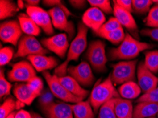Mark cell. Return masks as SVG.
<instances>
[{"instance_id":"2e32d148","label":"cell","mask_w":158,"mask_h":118,"mask_svg":"<svg viewBox=\"0 0 158 118\" xmlns=\"http://www.w3.org/2000/svg\"><path fill=\"white\" fill-rule=\"evenodd\" d=\"M106 21L104 12L97 7L92 6L82 16V23L87 28H92L94 32L99 31Z\"/></svg>"},{"instance_id":"681fc988","label":"cell","mask_w":158,"mask_h":118,"mask_svg":"<svg viewBox=\"0 0 158 118\" xmlns=\"http://www.w3.org/2000/svg\"><path fill=\"white\" fill-rule=\"evenodd\" d=\"M153 2H156L157 4L158 5V1H153Z\"/></svg>"},{"instance_id":"816d5d0a","label":"cell","mask_w":158,"mask_h":118,"mask_svg":"<svg viewBox=\"0 0 158 118\" xmlns=\"http://www.w3.org/2000/svg\"><path fill=\"white\" fill-rule=\"evenodd\" d=\"M157 117H158V114H157Z\"/></svg>"},{"instance_id":"277c9868","label":"cell","mask_w":158,"mask_h":118,"mask_svg":"<svg viewBox=\"0 0 158 118\" xmlns=\"http://www.w3.org/2000/svg\"><path fill=\"white\" fill-rule=\"evenodd\" d=\"M118 91L115 88L111 76L108 77L102 82H98L93 88L89 98L90 104L95 112H97L103 105L114 98H119Z\"/></svg>"},{"instance_id":"f1b7e54d","label":"cell","mask_w":158,"mask_h":118,"mask_svg":"<svg viewBox=\"0 0 158 118\" xmlns=\"http://www.w3.org/2000/svg\"><path fill=\"white\" fill-rule=\"evenodd\" d=\"M39 106L42 111L52 105L54 102V95L50 88H45L38 97V100Z\"/></svg>"},{"instance_id":"7c38bea8","label":"cell","mask_w":158,"mask_h":118,"mask_svg":"<svg viewBox=\"0 0 158 118\" xmlns=\"http://www.w3.org/2000/svg\"><path fill=\"white\" fill-rule=\"evenodd\" d=\"M68 36L65 33H60L51 37L43 38L40 42L45 49L54 52L61 59H63L70 47Z\"/></svg>"},{"instance_id":"83f0119b","label":"cell","mask_w":158,"mask_h":118,"mask_svg":"<svg viewBox=\"0 0 158 118\" xmlns=\"http://www.w3.org/2000/svg\"><path fill=\"white\" fill-rule=\"evenodd\" d=\"M98 36L104 38V39H106L114 45H120L126 37V33L124 32L123 28L121 27L118 29L111 31V32L109 33H103V34Z\"/></svg>"},{"instance_id":"f907efd6","label":"cell","mask_w":158,"mask_h":118,"mask_svg":"<svg viewBox=\"0 0 158 118\" xmlns=\"http://www.w3.org/2000/svg\"><path fill=\"white\" fill-rule=\"evenodd\" d=\"M150 118H155V117H150Z\"/></svg>"},{"instance_id":"9a60e30c","label":"cell","mask_w":158,"mask_h":118,"mask_svg":"<svg viewBox=\"0 0 158 118\" xmlns=\"http://www.w3.org/2000/svg\"><path fill=\"white\" fill-rule=\"evenodd\" d=\"M113 8L114 17L118 20L122 27L123 26L129 32H131L135 39H139V37H138L139 31H138L137 23H136L135 19H134L131 12L122 9L121 7L118 6L115 3H114Z\"/></svg>"},{"instance_id":"8992f818","label":"cell","mask_w":158,"mask_h":118,"mask_svg":"<svg viewBox=\"0 0 158 118\" xmlns=\"http://www.w3.org/2000/svg\"><path fill=\"white\" fill-rule=\"evenodd\" d=\"M86 57L94 71L104 72L107 70L105 43L102 40H94L90 43L86 52Z\"/></svg>"},{"instance_id":"f6af8a7d","label":"cell","mask_w":158,"mask_h":118,"mask_svg":"<svg viewBox=\"0 0 158 118\" xmlns=\"http://www.w3.org/2000/svg\"><path fill=\"white\" fill-rule=\"evenodd\" d=\"M24 105H25L24 103H22V102H21V101H19V100H17V101H16V109L20 110L21 108L24 106Z\"/></svg>"},{"instance_id":"74e56055","label":"cell","mask_w":158,"mask_h":118,"mask_svg":"<svg viewBox=\"0 0 158 118\" xmlns=\"http://www.w3.org/2000/svg\"><path fill=\"white\" fill-rule=\"evenodd\" d=\"M11 89V84L6 80L4 76V69H1L0 72V96L2 98L10 93Z\"/></svg>"},{"instance_id":"5b68a950","label":"cell","mask_w":158,"mask_h":118,"mask_svg":"<svg viewBox=\"0 0 158 118\" xmlns=\"http://www.w3.org/2000/svg\"><path fill=\"white\" fill-rule=\"evenodd\" d=\"M138 60L123 61L114 64L113 71L110 74L114 85L123 84L130 81H135L136 78V66Z\"/></svg>"},{"instance_id":"484cf974","label":"cell","mask_w":158,"mask_h":118,"mask_svg":"<svg viewBox=\"0 0 158 118\" xmlns=\"http://www.w3.org/2000/svg\"><path fill=\"white\" fill-rule=\"evenodd\" d=\"M19 11L17 4L9 0L0 1V18L1 20L12 17Z\"/></svg>"},{"instance_id":"7a4b0ae2","label":"cell","mask_w":158,"mask_h":118,"mask_svg":"<svg viewBox=\"0 0 158 118\" xmlns=\"http://www.w3.org/2000/svg\"><path fill=\"white\" fill-rule=\"evenodd\" d=\"M88 28L82 22L78 23L77 33L69 47L67 59L63 64L57 67L55 74L57 77L66 76L68 72V65L72 61H77L79 57L85 51L87 45Z\"/></svg>"},{"instance_id":"6da1fadb","label":"cell","mask_w":158,"mask_h":118,"mask_svg":"<svg viewBox=\"0 0 158 118\" xmlns=\"http://www.w3.org/2000/svg\"><path fill=\"white\" fill-rule=\"evenodd\" d=\"M154 45L150 43L140 42L129 33H126L118 47L111 48L109 51L110 60H128L135 58L141 52L150 50Z\"/></svg>"},{"instance_id":"e575fe53","label":"cell","mask_w":158,"mask_h":118,"mask_svg":"<svg viewBox=\"0 0 158 118\" xmlns=\"http://www.w3.org/2000/svg\"><path fill=\"white\" fill-rule=\"evenodd\" d=\"M87 2L92 6L97 7L106 14H110L114 12V8H112L109 0H89Z\"/></svg>"},{"instance_id":"52a82bcc","label":"cell","mask_w":158,"mask_h":118,"mask_svg":"<svg viewBox=\"0 0 158 118\" xmlns=\"http://www.w3.org/2000/svg\"><path fill=\"white\" fill-rule=\"evenodd\" d=\"M48 53V50L43 46L34 36L26 35L19 40L17 51L14 55V58L28 57L31 55H45Z\"/></svg>"},{"instance_id":"4fadbf2b","label":"cell","mask_w":158,"mask_h":118,"mask_svg":"<svg viewBox=\"0 0 158 118\" xmlns=\"http://www.w3.org/2000/svg\"><path fill=\"white\" fill-rule=\"evenodd\" d=\"M19 21L11 20L2 23L0 25V38L2 42L10 43L14 46L18 45L22 35Z\"/></svg>"},{"instance_id":"3957f363","label":"cell","mask_w":158,"mask_h":118,"mask_svg":"<svg viewBox=\"0 0 158 118\" xmlns=\"http://www.w3.org/2000/svg\"><path fill=\"white\" fill-rule=\"evenodd\" d=\"M43 4L48 7H52L48 12L51 18L53 27L65 31L69 39L72 40L75 34V29L74 23L68 20V16L72 15L70 10L60 0H45L43 1Z\"/></svg>"},{"instance_id":"d6986e66","label":"cell","mask_w":158,"mask_h":118,"mask_svg":"<svg viewBox=\"0 0 158 118\" xmlns=\"http://www.w3.org/2000/svg\"><path fill=\"white\" fill-rule=\"evenodd\" d=\"M60 82L62 83L64 88L69 92L74 95L76 97L80 98L83 99L89 95V91L86 90L80 85L77 81L75 80L70 76H64L63 77H58Z\"/></svg>"},{"instance_id":"4316f807","label":"cell","mask_w":158,"mask_h":118,"mask_svg":"<svg viewBox=\"0 0 158 118\" xmlns=\"http://www.w3.org/2000/svg\"><path fill=\"white\" fill-rule=\"evenodd\" d=\"M144 54L145 67L153 74H157L158 72V50L146 51Z\"/></svg>"},{"instance_id":"e0dca14e","label":"cell","mask_w":158,"mask_h":118,"mask_svg":"<svg viewBox=\"0 0 158 118\" xmlns=\"http://www.w3.org/2000/svg\"><path fill=\"white\" fill-rule=\"evenodd\" d=\"M27 59L35 71L38 72H44L58 67V60L53 57H47L42 55H31L27 57Z\"/></svg>"},{"instance_id":"60d3db41","label":"cell","mask_w":158,"mask_h":118,"mask_svg":"<svg viewBox=\"0 0 158 118\" xmlns=\"http://www.w3.org/2000/svg\"><path fill=\"white\" fill-rule=\"evenodd\" d=\"M113 2L116 4L118 6L121 7L122 9H125L131 13L133 11L132 1L131 0H114Z\"/></svg>"},{"instance_id":"4dcf8cb0","label":"cell","mask_w":158,"mask_h":118,"mask_svg":"<svg viewBox=\"0 0 158 118\" xmlns=\"http://www.w3.org/2000/svg\"><path fill=\"white\" fill-rule=\"evenodd\" d=\"M98 118H117L114 110V98L108 101L99 108Z\"/></svg>"},{"instance_id":"44dd1931","label":"cell","mask_w":158,"mask_h":118,"mask_svg":"<svg viewBox=\"0 0 158 118\" xmlns=\"http://www.w3.org/2000/svg\"><path fill=\"white\" fill-rule=\"evenodd\" d=\"M14 95L17 100L29 105L38 96L28 87L26 83H17L14 86Z\"/></svg>"},{"instance_id":"ab89813d","label":"cell","mask_w":158,"mask_h":118,"mask_svg":"<svg viewBox=\"0 0 158 118\" xmlns=\"http://www.w3.org/2000/svg\"><path fill=\"white\" fill-rule=\"evenodd\" d=\"M140 34L143 36H147L155 41L158 42V28H146L140 31Z\"/></svg>"},{"instance_id":"8d00e7d4","label":"cell","mask_w":158,"mask_h":118,"mask_svg":"<svg viewBox=\"0 0 158 118\" xmlns=\"http://www.w3.org/2000/svg\"><path fill=\"white\" fill-rule=\"evenodd\" d=\"M27 83V85L29 88L33 93L36 95L38 97H39L40 93L44 91V82L42 79L40 77L35 76L31 80H30Z\"/></svg>"},{"instance_id":"ba28073f","label":"cell","mask_w":158,"mask_h":118,"mask_svg":"<svg viewBox=\"0 0 158 118\" xmlns=\"http://www.w3.org/2000/svg\"><path fill=\"white\" fill-rule=\"evenodd\" d=\"M43 76H44L52 94L56 98L63 100L65 103H74V104L80 102L83 100L80 98L76 97L69 92L60 82L58 77L56 74L51 75L49 71H45L43 72Z\"/></svg>"},{"instance_id":"d4e9b609","label":"cell","mask_w":158,"mask_h":118,"mask_svg":"<svg viewBox=\"0 0 158 118\" xmlns=\"http://www.w3.org/2000/svg\"><path fill=\"white\" fill-rule=\"evenodd\" d=\"M75 118H94L92 107L89 100L80 101L75 104L71 105Z\"/></svg>"},{"instance_id":"ffe728a7","label":"cell","mask_w":158,"mask_h":118,"mask_svg":"<svg viewBox=\"0 0 158 118\" xmlns=\"http://www.w3.org/2000/svg\"><path fill=\"white\" fill-rule=\"evenodd\" d=\"M158 114V103L140 102L133 108V118H150Z\"/></svg>"},{"instance_id":"ee69618b","label":"cell","mask_w":158,"mask_h":118,"mask_svg":"<svg viewBox=\"0 0 158 118\" xmlns=\"http://www.w3.org/2000/svg\"><path fill=\"white\" fill-rule=\"evenodd\" d=\"M26 5L30 6H38L40 3L39 0H27L26 1Z\"/></svg>"},{"instance_id":"5bb4252c","label":"cell","mask_w":158,"mask_h":118,"mask_svg":"<svg viewBox=\"0 0 158 118\" xmlns=\"http://www.w3.org/2000/svg\"><path fill=\"white\" fill-rule=\"evenodd\" d=\"M138 84L144 93H148L158 86V77L145 67L144 62H140L137 68Z\"/></svg>"},{"instance_id":"d6a6232c","label":"cell","mask_w":158,"mask_h":118,"mask_svg":"<svg viewBox=\"0 0 158 118\" xmlns=\"http://www.w3.org/2000/svg\"><path fill=\"white\" fill-rule=\"evenodd\" d=\"M122 26H121V24L118 22V20H117L115 17H112L110 18L109 19V21L103 24L99 31H96V32L94 33H95V35H97L98 36L101 34H103V33H109L111 32V31L118 29V28H120Z\"/></svg>"},{"instance_id":"603a6c76","label":"cell","mask_w":158,"mask_h":118,"mask_svg":"<svg viewBox=\"0 0 158 118\" xmlns=\"http://www.w3.org/2000/svg\"><path fill=\"white\" fill-rule=\"evenodd\" d=\"M18 20L23 33L31 36H38L40 33V28L36 25L27 14H20Z\"/></svg>"},{"instance_id":"f35d334b","label":"cell","mask_w":158,"mask_h":118,"mask_svg":"<svg viewBox=\"0 0 158 118\" xmlns=\"http://www.w3.org/2000/svg\"><path fill=\"white\" fill-rule=\"evenodd\" d=\"M140 102H153L158 103V86L156 88L150 92L140 96L136 100V103Z\"/></svg>"},{"instance_id":"b9f144b4","label":"cell","mask_w":158,"mask_h":118,"mask_svg":"<svg viewBox=\"0 0 158 118\" xmlns=\"http://www.w3.org/2000/svg\"><path fill=\"white\" fill-rule=\"evenodd\" d=\"M70 4L74 8L82 9L87 6V1L85 0H70Z\"/></svg>"},{"instance_id":"bcb514c9","label":"cell","mask_w":158,"mask_h":118,"mask_svg":"<svg viewBox=\"0 0 158 118\" xmlns=\"http://www.w3.org/2000/svg\"><path fill=\"white\" fill-rule=\"evenodd\" d=\"M17 5L19 9H22L24 7V2L23 1H21V0H19V1H17Z\"/></svg>"},{"instance_id":"30bf717a","label":"cell","mask_w":158,"mask_h":118,"mask_svg":"<svg viewBox=\"0 0 158 118\" xmlns=\"http://www.w3.org/2000/svg\"><path fill=\"white\" fill-rule=\"evenodd\" d=\"M68 73L84 87H89L94 82V76L90 64L82 62L77 66H69Z\"/></svg>"},{"instance_id":"7dc6e473","label":"cell","mask_w":158,"mask_h":118,"mask_svg":"<svg viewBox=\"0 0 158 118\" xmlns=\"http://www.w3.org/2000/svg\"><path fill=\"white\" fill-rule=\"evenodd\" d=\"M31 116H32V118H44L40 116V115H39L38 114H37V113H35V112L31 113Z\"/></svg>"},{"instance_id":"d590c367","label":"cell","mask_w":158,"mask_h":118,"mask_svg":"<svg viewBox=\"0 0 158 118\" xmlns=\"http://www.w3.org/2000/svg\"><path fill=\"white\" fill-rule=\"evenodd\" d=\"M14 49L11 47H1L0 50V64L1 66H4L10 62L14 57Z\"/></svg>"},{"instance_id":"8fae6325","label":"cell","mask_w":158,"mask_h":118,"mask_svg":"<svg viewBox=\"0 0 158 118\" xmlns=\"http://www.w3.org/2000/svg\"><path fill=\"white\" fill-rule=\"evenodd\" d=\"M26 13L38 26L44 31L45 34H53V26L48 12L39 6H30L26 5Z\"/></svg>"},{"instance_id":"c3c4849f","label":"cell","mask_w":158,"mask_h":118,"mask_svg":"<svg viewBox=\"0 0 158 118\" xmlns=\"http://www.w3.org/2000/svg\"><path fill=\"white\" fill-rule=\"evenodd\" d=\"M15 114H16V112H14L11 113V114L9 115V116L7 117L6 118H15Z\"/></svg>"},{"instance_id":"cb8c5ba5","label":"cell","mask_w":158,"mask_h":118,"mask_svg":"<svg viewBox=\"0 0 158 118\" xmlns=\"http://www.w3.org/2000/svg\"><path fill=\"white\" fill-rule=\"evenodd\" d=\"M118 92L122 98L131 100L137 98L142 91L137 83L135 81H130L122 84L118 88Z\"/></svg>"},{"instance_id":"7402d4cb","label":"cell","mask_w":158,"mask_h":118,"mask_svg":"<svg viewBox=\"0 0 158 118\" xmlns=\"http://www.w3.org/2000/svg\"><path fill=\"white\" fill-rule=\"evenodd\" d=\"M114 110L117 118H133V108L131 100L121 97L114 98Z\"/></svg>"},{"instance_id":"ac0fdd59","label":"cell","mask_w":158,"mask_h":118,"mask_svg":"<svg viewBox=\"0 0 158 118\" xmlns=\"http://www.w3.org/2000/svg\"><path fill=\"white\" fill-rule=\"evenodd\" d=\"M43 112L47 118H73L71 105L65 102L54 103Z\"/></svg>"},{"instance_id":"9c48e42d","label":"cell","mask_w":158,"mask_h":118,"mask_svg":"<svg viewBox=\"0 0 158 118\" xmlns=\"http://www.w3.org/2000/svg\"><path fill=\"white\" fill-rule=\"evenodd\" d=\"M35 76V69L27 61H21L14 64L11 70L7 73L9 80L16 83H28Z\"/></svg>"},{"instance_id":"f546056e","label":"cell","mask_w":158,"mask_h":118,"mask_svg":"<svg viewBox=\"0 0 158 118\" xmlns=\"http://www.w3.org/2000/svg\"><path fill=\"white\" fill-rule=\"evenodd\" d=\"M153 4L151 0H133V11L138 14H145L150 10V6Z\"/></svg>"},{"instance_id":"7bdbcfd3","label":"cell","mask_w":158,"mask_h":118,"mask_svg":"<svg viewBox=\"0 0 158 118\" xmlns=\"http://www.w3.org/2000/svg\"><path fill=\"white\" fill-rule=\"evenodd\" d=\"M15 118H32L31 113H29L26 110H20L16 112Z\"/></svg>"},{"instance_id":"1f68e13d","label":"cell","mask_w":158,"mask_h":118,"mask_svg":"<svg viewBox=\"0 0 158 118\" xmlns=\"http://www.w3.org/2000/svg\"><path fill=\"white\" fill-rule=\"evenodd\" d=\"M16 109V101L12 98H8L0 107V118H6Z\"/></svg>"},{"instance_id":"836d02e7","label":"cell","mask_w":158,"mask_h":118,"mask_svg":"<svg viewBox=\"0 0 158 118\" xmlns=\"http://www.w3.org/2000/svg\"><path fill=\"white\" fill-rule=\"evenodd\" d=\"M144 23L146 26L152 28H158V5H155L150 9L147 17L145 18Z\"/></svg>"}]
</instances>
